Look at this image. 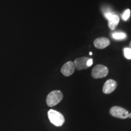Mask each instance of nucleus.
<instances>
[{
    "instance_id": "obj_1",
    "label": "nucleus",
    "mask_w": 131,
    "mask_h": 131,
    "mask_svg": "<svg viewBox=\"0 0 131 131\" xmlns=\"http://www.w3.org/2000/svg\"><path fill=\"white\" fill-rule=\"evenodd\" d=\"M48 118L51 123L56 126H61L64 123L65 119L64 116L58 111L50 109L48 112Z\"/></svg>"
},
{
    "instance_id": "obj_2",
    "label": "nucleus",
    "mask_w": 131,
    "mask_h": 131,
    "mask_svg": "<svg viewBox=\"0 0 131 131\" xmlns=\"http://www.w3.org/2000/svg\"><path fill=\"white\" fill-rule=\"evenodd\" d=\"M63 95L60 91H53L49 94L47 96L46 103L49 107H53L56 106L62 100Z\"/></svg>"
},
{
    "instance_id": "obj_3",
    "label": "nucleus",
    "mask_w": 131,
    "mask_h": 131,
    "mask_svg": "<svg viewBox=\"0 0 131 131\" xmlns=\"http://www.w3.org/2000/svg\"><path fill=\"white\" fill-rule=\"evenodd\" d=\"M109 73V70L107 67L101 64L96 65L93 68L92 71V76L94 78L98 79V78H104L106 77Z\"/></svg>"
},
{
    "instance_id": "obj_4",
    "label": "nucleus",
    "mask_w": 131,
    "mask_h": 131,
    "mask_svg": "<svg viewBox=\"0 0 131 131\" xmlns=\"http://www.w3.org/2000/svg\"><path fill=\"white\" fill-rule=\"evenodd\" d=\"M110 114L112 116L118 118L125 119L128 118L129 112L124 108L119 106H114L111 109Z\"/></svg>"
},
{
    "instance_id": "obj_5",
    "label": "nucleus",
    "mask_w": 131,
    "mask_h": 131,
    "mask_svg": "<svg viewBox=\"0 0 131 131\" xmlns=\"http://www.w3.org/2000/svg\"><path fill=\"white\" fill-rule=\"evenodd\" d=\"M105 16L108 20V26L111 30H115L119 23V18L117 15L113 14L111 12L105 13Z\"/></svg>"
},
{
    "instance_id": "obj_6",
    "label": "nucleus",
    "mask_w": 131,
    "mask_h": 131,
    "mask_svg": "<svg viewBox=\"0 0 131 131\" xmlns=\"http://www.w3.org/2000/svg\"><path fill=\"white\" fill-rule=\"evenodd\" d=\"M75 67L73 62L69 61L66 63L62 66L61 72L64 76L69 77L73 74L75 71Z\"/></svg>"
},
{
    "instance_id": "obj_7",
    "label": "nucleus",
    "mask_w": 131,
    "mask_h": 131,
    "mask_svg": "<svg viewBox=\"0 0 131 131\" xmlns=\"http://www.w3.org/2000/svg\"><path fill=\"white\" fill-rule=\"evenodd\" d=\"M117 86V84L115 81L113 80H108L103 86V92L106 94H111L115 90Z\"/></svg>"
},
{
    "instance_id": "obj_8",
    "label": "nucleus",
    "mask_w": 131,
    "mask_h": 131,
    "mask_svg": "<svg viewBox=\"0 0 131 131\" xmlns=\"http://www.w3.org/2000/svg\"><path fill=\"white\" fill-rule=\"evenodd\" d=\"M94 46L96 48L103 49L106 48L110 45V40L106 37H101L94 41Z\"/></svg>"
},
{
    "instance_id": "obj_9",
    "label": "nucleus",
    "mask_w": 131,
    "mask_h": 131,
    "mask_svg": "<svg viewBox=\"0 0 131 131\" xmlns=\"http://www.w3.org/2000/svg\"><path fill=\"white\" fill-rule=\"evenodd\" d=\"M89 58L88 57H81V58H77L74 61L75 67L78 70H83L88 68L87 66V62H88Z\"/></svg>"
},
{
    "instance_id": "obj_10",
    "label": "nucleus",
    "mask_w": 131,
    "mask_h": 131,
    "mask_svg": "<svg viewBox=\"0 0 131 131\" xmlns=\"http://www.w3.org/2000/svg\"><path fill=\"white\" fill-rule=\"evenodd\" d=\"M112 37L115 40H122L126 38L127 35L124 32H115L112 35Z\"/></svg>"
},
{
    "instance_id": "obj_11",
    "label": "nucleus",
    "mask_w": 131,
    "mask_h": 131,
    "mask_svg": "<svg viewBox=\"0 0 131 131\" xmlns=\"http://www.w3.org/2000/svg\"><path fill=\"white\" fill-rule=\"evenodd\" d=\"M124 57L128 60H131V49L129 47H126L124 49Z\"/></svg>"
},
{
    "instance_id": "obj_12",
    "label": "nucleus",
    "mask_w": 131,
    "mask_h": 131,
    "mask_svg": "<svg viewBox=\"0 0 131 131\" xmlns=\"http://www.w3.org/2000/svg\"><path fill=\"white\" fill-rule=\"evenodd\" d=\"M130 15V10L129 9H127L124 11L123 14L122 15V18L124 21H127L129 19Z\"/></svg>"
},
{
    "instance_id": "obj_13",
    "label": "nucleus",
    "mask_w": 131,
    "mask_h": 131,
    "mask_svg": "<svg viewBox=\"0 0 131 131\" xmlns=\"http://www.w3.org/2000/svg\"><path fill=\"white\" fill-rule=\"evenodd\" d=\"M92 64H93V60L91 58V59L89 58V60H88V62H87V66H88V68L90 66H91L92 65Z\"/></svg>"
},
{
    "instance_id": "obj_14",
    "label": "nucleus",
    "mask_w": 131,
    "mask_h": 131,
    "mask_svg": "<svg viewBox=\"0 0 131 131\" xmlns=\"http://www.w3.org/2000/svg\"><path fill=\"white\" fill-rule=\"evenodd\" d=\"M128 118H131V113H130V114H129Z\"/></svg>"
},
{
    "instance_id": "obj_15",
    "label": "nucleus",
    "mask_w": 131,
    "mask_h": 131,
    "mask_svg": "<svg viewBox=\"0 0 131 131\" xmlns=\"http://www.w3.org/2000/svg\"><path fill=\"white\" fill-rule=\"evenodd\" d=\"M129 48L131 49V41L130 42V45H129Z\"/></svg>"
},
{
    "instance_id": "obj_16",
    "label": "nucleus",
    "mask_w": 131,
    "mask_h": 131,
    "mask_svg": "<svg viewBox=\"0 0 131 131\" xmlns=\"http://www.w3.org/2000/svg\"><path fill=\"white\" fill-rule=\"evenodd\" d=\"M89 54H90V55H92V52H90Z\"/></svg>"
}]
</instances>
